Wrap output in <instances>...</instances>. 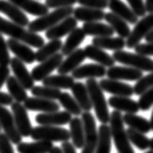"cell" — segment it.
<instances>
[{"label": "cell", "instance_id": "74e56055", "mask_svg": "<svg viewBox=\"0 0 153 153\" xmlns=\"http://www.w3.org/2000/svg\"><path fill=\"white\" fill-rule=\"evenodd\" d=\"M7 88H8L9 94L16 102L22 103L27 98V89L21 85L20 82L15 78V76H10L6 82Z\"/></svg>", "mask_w": 153, "mask_h": 153}, {"label": "cell", "instance_id": "e0dca14e", "mask_svg": "<svg viewBox=\"0 0 153 153\" xmlns=\"http://www.w3.org/2000/svg\"><path fill=\"white\" fill-rule=\"evenodd\" d=\"M7 44H8V48L12 51V53L15 54L16 57L22 60L24 63L33 64L34 61H36V53L30 47V45L11 37L7 40Z\"/></svg>", "mask_w": 153, "mask_h": 153}, {"label": "cell", "instance_id": "f1b7e54d", "mask_svg": "<svg viewBox=\"0 0 153 153\" xmlns=\"http://www.w3.org/2000/svg\"><path fill=\"white\" fill-rule=\"evenodd\" d=\"M73 15L78 21H81L83 23L97 22V21H101L105 18V13L103 10L88 8V7L83 6L74 9Z\"/></svg>", "mask_w": 153, "mask_h": 153}, {"label": "cell", "instance_id": "44dd1931", "mask_svg": "<svg viewBox=\"0 0 153 153\" xmlns=\"http://www.w3.org/2000/svg\"><path fill=\"white\" fill-rule=\"evenodd\" d=\"M85 58L86 56L85 50L82 49V48H78L74 52H72L71 54H69L65 60L62 61L57 71L61 75H68L69 73H72L78 67H79Z\"/></svg>", "mask_w": 153, "mask_h": 153}, {"label": "cell", "instance_id": "4fadbf2b", "mask_svg": "<svg viewBox=\"0 0 153 153\" xmlns=\"http://www.w3.org/2000/svg\"><path fill=\"white\" fill-rule=\"evenodd\" d=\"M72 120V114L67 111H56L50 113H41L36 116V122L40 126H63Z\"/></svg>", "mask_w": 153, "mask_h": 153}, {"label": "cell", "instance_id": "7a4b0ae2", "mask_svg": "<svg viewBox=\"0 0 153 153\" xmlns=\"http://www.w3.org/2000/svg\"><path fill=\"white\" fill-rule=\"evenodd\" d=\"M110 131L115 146L119 153H134L128 140L127 130H125L123 116L120 111L114 110L110 114Z\"/></svg>", "mask_w": 153, "mask_h": 153}, {"label": "cell", "instance_id": "816d5d0a", "mask_svg": "<svg viewBox=\"0 0 153 153\" xmlns=\"http://www.w3.org/2000/svg\"><path fill=\"white\" fill-rule=\"evenodd\" d=\"M13 98L12 96L8 94V93L0 91V105L1 106H8L12 105L13 103Z\"/></svg>", "mask_w": 153, "mask_h": 153}, {"label": "cell", "instance_id": "9c48e42d", "mask_svg": "<svg viewBox=\"0 0 153 153\" xmlns=\"http://www.w3.org/2000/svg\"><path fill=\"white\" fill-rule=\"evenodd\" d=\"M0 127L4 131V134L9 137L12 143L18 145L22 142L23 137L20 134L16 127L13 114L6 107L1 105H0Z\"/></svg>", "mask_w": 153, "mask_h": 153}, {"label": "cell", "instance_id": "ab89813d", "mask_svg": "<svg viewBox=\"0 0 153 153\" xmlns=\"http://www.w3.org/2000/svg\"><path fill=\"white\" fill-rule=\"evenodd\" d=\"M32 94L34 97H39V98L49 99V100H56L59 99L61 95L60 89L50 88V86L46 85H36L30 89Z\"/></svg>", "mask_w": 153, "mask_h": 153}, {"label": "cell", "instance_id": "30bf717a", "mask_svg": "<svg viewBox=\"0 0 153 153\" xmlns=\"http://www.w3.org/2000/svg\"><path fill=\"white\" fill-rule=\"evenodd\" d=\"M63 56L64 55L62 53H56L52 57L41 62L39 65L36 66L30 73L34 82H42L45 78L50 76L52 72L57 70L63 61Z\"/></svg>", "mask_w": 153, "mask_h": 153}, {"label": "cell", "instance_id": "11a10c76", "mask_svg": "<svg viewBox=\"0 0 153 153\" xmlns=\"http://www.w3.org/2000/svg\"><path fill=\"white\" fill-rule=\"evenodd\" d=\"M144 38L146 40V42H153V30Z\"/></svg>", "mask_w": 153, "mask_h": 153}, {"label": "cell", "instance_id": "db71d44e", "mask_svg": "<svg viewBox=\"0 0 153 153\" xmlns=\"http://www.w3.org/2000/svg\"><path fill=\"white\" fill-rule=\"evenodd\" d=\"M144 6H145V10H146V13L148 14L153 13V0H145Z\"/></svg>", "mask_w": 153, "mask_h": 153}, {"label": "cell", "instance_id": "ee69618b", "mask_svg": "<svg viewBox=\"0 0 153 153\" xmlns=\"http://www.w3.org/2000/svg\"><path fill=\"white\" fill-rule=\"evenodd\" d=\"M11 62L7 41L0 33V66H8Z\"/></svg>", "mask_w": 153, "mask_h": 153}, {"label": "cell", "instance_id": "cb8c5ba5", "mask_svg": "<svg viewBox=\"0 0 153 153\" xmlns=\"http://www.w3.org/2000/svg\"><path fill=\"white\" fill-rule=\"evenodd\" d=\"M108 104L113 109L120 112L137 114L140 110L138 103L127 96H111L108 100Z\"/></svg>", "mask_w": 153, "mask_h": 153}, {"label": "cell", "instance_id": "d6a6232c", "mask_svg": "<svg viewBox=\"0 0 153 153\" xmlns=\"http://www.w3.org/2000/svg\"><path fill=\"white\" fill-rule=\"evenodd\" d=\"M69 124H70V134L73 145L76 148H82L85 145V128L82 120L75 117L72 118Z\"/></svg>", "mask_w": 153, "mask_h": 153}, {"label": "cell", "instance_id": "7402d4cb", "mask_svg": "<svg viewBox=\"0 0 153 153\" xmlns=\"http://www.w3.org/2000/svg\"><path fill=\"white\" fill-rule=\"evenodd\" d=\"M108 8L111 10V12L116 14L130 25H135L138 22V16L131 7L127 6L122 0H111L109 1Z\"/></svg>", "mask_w": 153, "mask_h": 153}, {"label": "cell", "instance_id": "b9f144b4", "mask_svg": "<svg viewBox=\"0 0 153 153\" xmlns=\"http://www.w3.org/2000/svg\"><path fill=\"white\" fill-rule=\"evenodd\" d=\"M151 88H153V72H150V74L144 76H142L137 81V83L134 85V93L137 95H141Z\"/></svg>", "mask_w": 153, "mask_h": 153}, {"label": "cell", "instance_id": "680465c9", "mask_svg": "<svg viewBox=\"0 0 153 153\" xmlns=\"http://www.w3.org/2000/svg\"><path fill=\"white\" fill-rule=\"evenodd\" d=\"M150 126H151V131H153V111H152V114H151V119H150Z\"/></svg>", "mask_w": 153, "mask_h": 153}, {"label": "cell", "instance_id": "8fae6325", "mask_svg": "<svg viewBox=\"0 0 153 153\" xmlns=\"http://www.w3.org/2000/svg\"><path fill=\"white\" fill-rule=\"evenodd\" d=\"M11 108H12V114L14 116V120H15L16 127L18 128L20 134L23 137H30L33 127L32 124H30L26 107L22 105L20 102L15 101L12 103Z\"/></svg>", "mask_w": 153, "mask_h": 153}, {"label": "cell", "instance_id": "277c9868", "mask_svg": "<svg viewBox=\"0 0 153 153\" xmlns=\"http://www.w3.org/2000/svg\"><path fill=\"white\" fill-rule=\"evenodd\" d=\"M74 9L73 7H63V8L55 9L53 12L47 13L46 15L38 17L37 19L33 20L30 22L27 26V30L32 33H40V32H46L50 27L57 25L61 21L68 18L73 15Z\"/></svg>", "mask_w": 153, "mask_h": 153}, {"label": "cell", "instance_id": "60d3db41", "mask_svg": "<svg viewBox=\"0 0 153 153\" xmlns=\"http://www.w3.org/2000/svg\"><path fill=\"white\" fill-rule=\"evenodd\" d=\"M127 134L131 143H133L138 149L145 150V149L149 148V140H150L145 135V134H142L140 131H135L131 128H128L127 130Z\"/></svg>", "mask_w": 153, "mask_h": 153}, {"label": "cell", "instance_id": "52a82bcc", "mask_svg": "<svg viewBox=\"0 0 153 153\" xmlns=\"http://www.w3.org/2000/svg\"><path fill=\"white\" fill-rule=\"evenodd\" d=\"M82 120L85 128V145L82 153H94L98 143V131L96 128L95 118L90 112H83Z\"/></svg>", "mask_w": 153, "mask_h": 153}, {"label": "cell", "instance_id": "f5cc1de1", "mask_svg": "<svg viewBox=\"0 0 153 153\" xmlns=\"http://www.w3.org/2000/svg\"><path fill=\"white\" fill-rule=\"evenodd\" d=\"M61 148L63 150V153H76L75 146L73 145V143L69 141H64L62 142Z\"/></svg>", "mask_w": 153, "mask_h": 153}, {"label": "cell", "instance_id": "6125c7cd", "mask_svg": "<svg viewBox=\"0 0 153 153\" xmlns=\"http://www.w3.org/2000/svg\"><path fill=\"white\" fill-rule=\"evenodd\" d=\"M108 1H111V0H108Z\"/></svg>", "mask_w": 153, "mask_h": 153}, {"label": "cell", "instance_id": "91938a15", "mask_svg": "<svg viewBox=\"0 0 153 153\" xmlns=\"http://www.w3.org/2000/svg\"><path fill=\"white\" fill-rule=\"evenodd\" d=\"M145 153H153V150H151V149H150V150L147 151V152H145Z\"/></svg>", "mask_w": 153, "mask_h": 153}, {"label": "cell", "instance_id": "d590c367", "mask_svg": "<svg viewBox=\"0 0 153 153\" xmlns=\"http://www.w3.org/2000/svg\"><path fill=\"white\" fill-rule=\"evenodd\" d=\"M43 85L50 86V88L58 89H69L75 83V79L68 75H56V76H48L43 81Z\"/></svg>", "mask_w": 153, "mask_h": 153}, {"label": "cell", "instance_id": "ac0fdd59", "mask_svg": "<svg viewBox=\"0 0 153 153\" xmlns=\"http://www.w3.org/2000/svg\"><path fill=\"white\" fill-rule=\"evenodd\" d=\"M24 106L27 110L37 111L42 113H50L59 111V104L55 100L39 98V97H27L24 101Z\"/></svg>", "mask_w": 153, "mask_h": 153}, {"label": "cell", "instance_id": "7bdbcfd3", "mask_svg": "<svg viewBox=\"0 0 153 153\" xmlns=\"http://www.w3.org/2000/svg\"><path fill=\"white\" fill-rule=\"evenodd\" d=\"M138 106L140 109L142 111H147L153 106V88H149L145 92L140 95V99H138Z\"/></svg>", "mask_w": 153, "mask_h": 153}, {"label": "cell", "instance_id": "d6986e66", "mask_svg": "<svg viewBox=\"0 0 153 153\" xmlns=\"http://www.w3.org/2000/svg\"><path fill=\"white\" fill-rule=\"evenodd\" d=\"M0 13L5 14L12 20V22L22 27H27L30 20L27 16L17 6L12 4L8 0H0Z\"/></svg>", "mask_w": 153, "mask_h": 153}, {"label": "cell", "instance_id": "3957f363", "mask_svg": "<svg viewBox=\"0 0 153 153\" xmlns=\"http://www.w3.org/2000/svg\"><path fill=\"white\" fill-rule=\"evenodd\" d=\"M85 85L88 88L92 108L95 111L97 119L102 124H107L110 121V113L108 104L106 102L103 90L100 88L99 82L95 79H88Z\"/></svg>", "mask_w": 153, "mask_h": 153}, {"label": "cell", "instance_id": "ba28073f", "mask_svg": "<svg viewBox=\"0 0 153 153\" xmlns=\"http://www.w3.org/2000/svg\"><path fill=\"white\" fill-rule=\"evenodd\" d=\"M153 30V13L143 16L138 22L134 25V30L131 32V34L126 39V47L134 48L137 44L140 43L141 39L147 36Z\"/></svg>", "mask_w": 153, "mask_h": 153}, {"label": "cell", "instance_id": "d4e9b609", "mask_svg": "<svg viewBox=\"0 0 153 153\" xmlns=\"http://www.w3.org/2000/svg\"><path fill=\"white\" fill-rule=\"evenodd\" d=\"M23 11L33 16L41 17L48 13V7L36 0H8Z\"/></svg>", "mask_w": 153, "mask_h": 153}, {"label": "cell", "instance_id": "5bb4252c", "mask_svg": "<svg viewBox=\"0 0 153 153\" xmlns=\"http://www.w3.org/2000/svg\"><path fill=\"white\" fill-rule=\"evenodd\" d=\"M76 27H78V20L74 16H70L61 21L54 27H50L49 30H47L45 33V36L50 40L60 39L61 37L68 36Z\"/></svg>", "mask_w": 153, "mask_h": 153}, {"label": "cell", "instance_id": "94428289", "mask_svg": "<svg viewBox=\"0 0 153 153\" xmlns=\"http://www.w3.org/2000/svg\"><path fill=\"white\" fill-rule=\"evenodd\" d=\"M0 131H1V127H0Z\"/></svg>", "mask_w": 153, "mask_h": 153}, {"label": "cell", "instance_id": "9a60e30c", "mask_svg": "<svg viewBox=\"0 0 153 153\" xmlns=\"http://www.w3.org/2000/svg\"><path fill=\"white\" fill-rule=\"evenodd\" d=\"M10 66H11L14 76L20 82L21 85L27 90L32 89L34 86V79H33L32 74L27 69L25 63L19 58L14 57L11 59Z\"/></svg>", "mask_w": 153, "mask_h": 153}, {"label": "cell", "instance_id": "f6af8a7d", "mask_svg": "<svg viewBox=\"0 0 153 153\" xmlns=\"http://www.w3.org/2000/svg\"><path fill=\"white\" fill-rule=\"evenodd\" d=\"M78 3L83 7L104 10L105 8H108L109 1L108 0H78Z\"/></svg>", "mask_w": 153, "mask_h": 153}, {"label": "cell", "instance_id": "9f6ffc18", "mask_svg": "<svg viewBox=\"0 0 153 153\" xmlns=\"http://www.w3.org/2000/svg\"><path fill=\"white\" fill-rule=\"evenodd\" d=\"M49 153H63V150H62L61 147L58 146H54L53 148L51 149V151Z\"/></svg>", "mask_w": 153, "mask_h": 153}, {"label": "cell", "instance_id": "484cf974", "mask_svg": "<svg viewBox=\"0 0 153 153\" xmlns=\"http://www.w3.org/2000/svg\"><path fill=\"white\" fill-rule=\"evenodd\" d=\"M85 33L83 32L82 27H76L74 30L68 34L67 39H66L65 43L63 44V47L61 49V53L63 55L68 56L72 52H74L79 48L83 40L85 38Z\"/></svg>", "mask_w": 153, "mask_h": 153}, {"label": "cell", "instance_id": "83f0119b", "mask_svg": "<svg viewBox=\"0 0 153 153\" xmlns=\"http://www.w3.org/2000/svg\"><path fill=\"white\" fill-rule=\"evenodd\" d=\"M91 44L101 48V49L119 51V50H123L126 47V39L120 36L115 37L113 36L94 37L91 41Z\"/></svg>", "mask_w": 153, "mask_h": 153}, {"label": "cell", "instance_id": "f35d334b", "mask_svg": "<svg viewBox=\"0 0 153 153\" xmlns=\"http://www.w3.org/2000/svg\"><path fill=\"white\" fill-rule=\"evenodd\" d=\"M58 100H59V103H60L65 108V110L70 114L75 115L76 117L82 114V107L79 105V103L76 102V100L74 97L71 94H69L68 92H62Z\"/></svg>", "mask_w": 153, "mask_h": 153}, {"label": "cell", "instance_id": "2e32d148", "mask_svg": "<svg viewBox=\"0 0 153 153\" xmlns=\"http://www.w3.org/2000/svg\"><path fill=\"white\" fill-rule=\"evenodd\" d=\"M106 76L109 79L117 81H138L143 75L142 71L131 67H122V66H112L107 70Z\"/></svg>", "mask_w": 153, "mask_h": 153}, {"label": "cell", "instance_id": "1f68e13d", "mask_svg": "<svg viewBox=\"0 0 153 153\" xmlns=\"http://www.w3.org/2000/svg\"><path fill=\"white\" fill-rule=\"evenodd\" d=\"M53 147L52 141L34 140L32 143L21 142L17 146V151L19 153H49Z\"/></svg>", "mask_w": 153, "mask_h": 153}, {"label": "cell", "instance_id": "8992f818", "mask_svg": "<svg viewBox=\"0 0 153 153\" xmlns=\"http://www.w3.org/2000/svg\"><path fill=\"white\" fill-rule=\"evenodd\" d=\"M33 140H46V141H69L71 140L70 131L64 128L55 126H39L33 128L30 134Z\"/></svg>", "mask_w": 153, "mask_h": 153}, {"label": "cell", "instance_id": "4316f807", "mask_svg": "<svg viewBox=\"0 0 153 153\" xmlns=\"http://www.w3.org/2000/svg\"><path fill=\"white\" fill-rule=\"evenodd\" d=\"M71 89L74 98L79 103V105L82 107L83 112H90V110L92 109V104L86 85L85 83L78 82L74 83Z\"/></svg>", "mask_w": 153, "mask_h": 153}, {"label": "cell", "instance_id": "6f0895ef", "mask_svg": "<svg viewBox=\"0 0 153 153\" xmlns=\"http://www.w3.org/2000/svg\"><path fill=\"white\" fill-rule=\"evenodd\" d=\"M149 148H150L151 150H153V137L149 140Z\"/></svg>", "mask_w": 153, "mask_h": 153}, {"label": "cell", "instance_id": "e575fe53", "mask_svg": "<svg viewBox=\"0 0 153 153\" xmlns=\"http://www.w3.org/2000/svg\"><path fill=\"white\" fill-rule=\"evenodd\" d=\"M62 47H63V42L61 39H52L48 43L38 48V50L36 52V60L41 63L58 53L62 49Z\"/></svg>", "mask_w": 153, "mask_h": 153}, {"label": "cell", "instance_id": "4dcf8cb0", "mask_svg": "<svg viewBox=\"0 0 153 153\" xmlns=\"http://www.w3.org/2000/svg\"><path fill=\"white\" fill-rule=\"evenodd\" d=\"M83 32L88 36H92L94 37L110 36L114 34V30L108 24H103L100 21L97 22L85 23L82 26Z\"/></svg>", "mask_w": 153, "mask_h": 153}, {"label": "cell", "instance_id": "603a6c76", "mask_svg": "<svg viewBox=\"0 0 153 153\" xmlns=\"http://www.w3.org/2000/svg\"><path fill=\"white\" fill-rule=\"evenodd\" d=\"M85 53L86 58H89L90 60L96 62L97 64L102 65L104 67H112L115 64L114 58L112 55L108 54L104 51V49L95 46L93 44H88L85 47Z\"/></svg>", "mask_w": 153, "mask_h": 153}, {"label": "cell", "instance_id": "7dc6e473", "mask_svg": "<svg viewBox=\"0 0 153 153\" xmlns=\"http://www.w3.org/2000/svg\"><path fill=\"white\" fill-rule=\"evenodd\" d=\"M130 4V7L134 10V12L137 14L138 17L145 16L146 10H145L144 1L143 0H127Z\"/></svg>", "mask_w": 153, "mask_h": 153}, {"label": "cell", "instance_id": "f907efd6", "mask_svg": "<svg viewBox=\"0 0 153 153\" xmlns=\"http://www.w3.org/2000/svg\"><path fill=\"white\" fill-rule=\"evenodd\" d=\"M10 76V69L8 66H0V88L7 82Z\"/></svg>", "mask_w": 153, "mask_h": 153}, {"label": "cell", "instance_id": "6da1fadb", "mask_svg": "<svg viewBox=\"0 0 153 153\" xmlns=\"http://www.w3.org/2000/svg\"><path fill=\"white\" fill-rule=\"evenodd\" d=\"M0 33L9 36L11 38L26 43L32 47L40 48L44 45V39L39 34L30 32L14 22H9L0 17Z\"/></svg>", "mask_w": 153, "mask_h": 153}, {"label": "cell", "instance_id": "836d02e7", "mask_svg": "<svg viewBox=\"0 0 153 153\" xmlns=\"http://www.w3.org/2000/svg\"><path fill=\"white\" fill-rule=\"evenodd\" d=\"M123 121L124 124L128 125V128H134L142 134H147L151 131L150 122L138 115L126 113V115L123 116Z\"/></svg>", "mask_w": 153, "mask_h": 153}, {"label": "cell", "instance_id": "5b68a950", "mask_svg": "<svg viewBox=\"0 0 153 153\" xmlns=\"http://www.w3.org/2000/svg\"><path fill=\"white\" fill-rule=\"evenodd\" d=\"M112 56L118 63L137 69L142 72H153V59L145 55L119 50L114 51Z\"/></svg>", "mask_w": 153, "mask_h": 153}, {"label": "cell", "instance_id": "8d00e7d4", "mask_svg": "<svg viewBox=\"0 0 153 153\" xmlns=\"http://www.w3.org/2000/svg\"><path fill=\"white\" fill-rule=\"evenodd\" d=\"M111 141L112 135L110 127L107 124H101L98 128V143L94 153H110Z\"/></svg>", "mask_w": 153, "mask_h": 153}, {"label": "cell", "instance_id": "c3c4849f", "mask_svg": "<svg viewBox=\"0 0 153 153\" xmlns=\"http://www.w3.org/2000/svg\"><path fill=\"white\" fill-rule=\"evenodd\" d=\"M0 153H14L11 140L4 133H0Z\"/></svg>", "mask_w": 153, "mask_h": 153}, {"label": "cell", "instance_id": "7c38bea8", "mask_svg": "<svg viewBox=\"0 0 153 153\" xmlns=\"http://www.w3.org/2000/svg\"><path fill=\"white\" fill-rule=\"evenodd\" d=\"M100 88L103 91L111 93L114 96H127L131 97L134 95V86H131L128 83H125L121 81L112 79H102L99 82Z\"/></svg>", "mask_w": 153, "mask_h": 153}, {"label": "cell", "instance_id": "681fc988", "mask_svg": "<svg viewBox=\"0 0 153 153\" xmlns=\"http://www.w3.org/2000/svg\"><path fill=\"white\" fill-rule=\"evenodd\" d=\"M134 50L137 53H140L145 56H153V42H146L143 44H137L134 47Z\"/></svg>", "mask_w": 153, "mask_h": 153}, {"label": "cell", "instance_id": "bcb514c9", "mask_svg": "<svg viewBox=\"0 0 153 153\" xmlns=\"http://www.w3.org/2000/svg\"><path fill=\"white\" fill-rule=\"evenodd\" d=\"M78 2V0H46L45 1V5L48 8H63V7H70L75 5Z\"/></svg>", "mask_w": 153, "mask_h": 153}, {"label": "cell", "instance_id": "f546056e", "mask_svg": "<svg viewBox=\"0 0 153 153\" xmlns=\"http://www.w3.org/2000/svg\"><path fill=\"white\" fill-rule=\"evenodd\" d=\"M105 21L108 25L111 26V27L114 30V32L118 33V36L122 38L127 39L128 36L131 34V29L128 24L125 20L120 18L119 16H117L116 14L113 12H109L105 14Z\"/></svg>", "mask_w": 153, "mask_h": 153}, {"label": "cell", "instance_id": "ffe728a7", "mask_svg": "<svg viewBox=\"0 0 153 153\" xmlns=\"http://www.w3.org/2000/svg\"><path fill=\"white\" fill-rule=\"evenodd\" d=\"M106 67L99 64H85L72 72V76L76 79H96L106 76Z\"/></svg>", "mask_w": 153, "mask_h": 153}]
</instances>
